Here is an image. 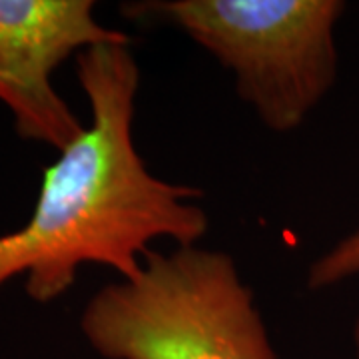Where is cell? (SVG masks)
Wrapping results in <instances>:
<instances>
[{
	"label": "cell",
	"mask_w": 359,
	"mask_h": 359,
	"mask_svg": "<svg viewBox=\"0 0 359 359\" xmlns=\"http://www.w3.org/2000/svg\"><path fill=\"white\" fill-rule=\"evenodd\" d=\"M76 78L90 124L44 170L28 222L0 233V287L25 276L26 295L36 304L62 297L86 264L132 280L154 240L196 245L210 226L198 204L202 192L156 178L136 150L140 68L130 44L80 52Z\"/></svg>",
	"instance_id": "6da1fadb"
},
{
	"label": "cell",
	"mask_w": 359,
	"mask_h": 359,
	"mask_svg": "<svg viewBox=\"0 0 359 359\" xmlns=\"http://www.w3.org/2000/svg\"><path fill=\"white\" fill-rule=\"evenodd\" d=\"M80 332L104 359H280L233 257L198 245L150 250L90 297Z\"/></svg>",
	"instance_id": "7a4b0ae2"
},
{
	"label": "cell",
	"mask_w": 359,
	"mask_h": 359,
	"mask_svg": "<svg viewBox=\"0 0 359 359\" xmlns=\"http://www.w3.org/2000/svg\"><path fill=\"white\" fill-rule=\"evenodd\" d=\"M341 0H140L128 20L186 32L233 72L238 96L273 132L299 128L334 88Z\"/></svg>",
	"instance_id": "3957f363"
},
{
	"label": "cell",
	"mask_w": 359,
	"mask_h": 359,
	"mask_svg": "<svg viewBox=\"0 0 359 359\" xmlns=\"http://www.w3.org/2000/svg\"><path fill=\"white\" fill-rule=\"evenodd\" d=\"M92 0H0V102L18 138L62 152L84 132L52 74L70 56L100 44H130L94 18Z\"/></svg>",
	"instance_id": "277c9868"
},
{
	"label": "cell",
	"mask_w": 359,
	"mask_h": 359,
	"mask_svg": "<svg viewBox=\"0 0 359 359\" xmlns=\"http://www.w3.org/2000/svg\"><path fill=\"white\" fill-rule=\"evenodd\" d=\"M359 276V228L349 231L308 269L309 290H327Z\"/></svg>",
	"instance_id": "5b68a950"
},
{
	"label": "cell",
	"mask_w": 359,
	"mask_h": 359,
	"mask_svg": "<svg viewBox=\"0 0 359 359\" xmlns=\"http://www.w3.org/2000/svg\"><path fill=\"white\" fill-rule=\"evenodd\" d=\"M353 351H355V359H359V316L353 323Z\"/></svg>",
	"instance_id": "8992f818"
}]
</instances>
